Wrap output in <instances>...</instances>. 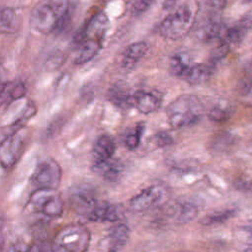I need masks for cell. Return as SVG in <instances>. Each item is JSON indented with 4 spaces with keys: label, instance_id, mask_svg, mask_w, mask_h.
Masks as SVG:
<instances>
[{
    "label": "cell",
    "instance_id": "6da1fadb",
    "mask_svg": "<svg viewBox=\"0 0 252 252\" xmlns=\"http://www.w3.org/2000/svg\"><path fill=\"white\" fill-rule=\"evenodd\" d=\"M199 8L200 6L197 0H185L160 23V35L170 40H177L184 37L193 28Z\"/></svg>",
    "mask_w": 252,
    "mask_h": 252
},
{
    "label": "cell",
    "instance_id": "7a4b0ae2",
    "mask_svg": "<svg viewBox=\"0 0 252 252\" xmlns=\"http://www.w3.org/2000/svg\"><path fill=\"white\" fill-rule=\"evenodd\" d=\"M204 106L194 94H184L172 100L166 108L167 120L173 128L195 125L202 118Z\"/></svg>",
    "mask_w": 252,
    "mask_h": 252
},
{
    "label": "cell",
    "instance_id": "3957f363",
    "mask_svg": "<svg viewBox=\"0 0 252 252\" xmlns=\"http://www.w3.org/2000/svg\"><path fill=\"white\" fill-rule=\"evenodd\" d=\"M70 7L69 0H39L31 12L32 29L39 33L53 32L57 23Z\"/></svg>",
    "mask_w": 252,
    "mask_h": 252
},
{
    "label": "cell",
    "instance_id": "277c9868",
    "mask_svg": "<svg viewBox=\"0 0 252 252\" xmlns=\"http://www.w3.org/2000/svg\"><path fill=\"white\" fill-rule=\"evenodd\" d=\"M90 242V232L82 225L63 227L54 237L51 244L55 251L82 252L87 250Z\"/></svg>",
    "mask_w": 252,
    "mask_h": 252
},
{
    "label": "cell",
    "instance_id": "5b68a950",
    "mask_svg": "<svg viewBox=\"0 0 252 252\" xmlns=\"http://www.w3.org/2000/svg\"><path fill=\"white\" fill-rule=\"evenodd\" d=\"M31 206L47 218H58L64 210L63 201L56 189L37 188L30 197Z\"/></svg>",
    "mask_w": 252,
    "mask_h": 252
},
{
    "label": "cell",
    "instance_id": "8992f818",
    "mask_svg": "<svg viewBox=\"0 0 252 252\" xmlns=\"http://www.w3.org/2000/svg\"><path fill=\"white\" fill-rule=\"evenodd\" d=\"M61 176L62 170L58 162L52 158H47L38 163L32 176V181L36 188L57 189Z\"/></svg>",
    "mask_w": 252,
    "mask_h": 252
},
{
    "label": "cell",
    "instance_id": "52a82bcc",
    "mask_svg": "<svg viewBox=\"0 0 252 252\" xmlns=\"http://www.w3.org/2000/svg\"><path fill=\"white\" fill-rule=\"evenodd\" d=\"M168 195L165 186L161 184H154L139 194L134 196L130 201V208L135 212H145L156 208L162 204Z\"/></svg>",
    "mask_w": 252,
    "mask_h": 252
},
{
    "label": "cell",
    "instance_id": "ba28073f",
    "mask_svg": "<svg viewBox=\"0 0 252 252\" xmlns=\"http://www.w3.org/2000/svg\"><path fill=\"white\" fill-rule=\"evenodd\" d=\"M26 134L22 129L1 140L0 158L1 164L5 168L12 167L24 153Z\"/></svg>",
    "mask_w": 252,
    "mask_h": 252
},
{
    "label": "cell",
    "instance_id": "9c48e42d",
    "mask_svg": "<svg viewBox=\"0 0 252 252\" xmlns=\"http://www.w3.org/2000/svg\"><path fill=\"white\" fill-rule=\"evenodd\" d=\"M109 26V21L105 13L98 12L94 15L87 24L76 34L74 41L77 46L86 40L102 41Z\"/></svg>",
    "mask_w": 252,
    "mask_h": 252
},
{
    "label": "cell",
    "instance_id": "30bf717a",
    "mask_svg": "<svg viewBox=\"0 0 252 252\" xmlns=\"http://www.w3.org/2000/svg\"><path fill=\"white\" fill-rule=\"evenodd\" d=\"M163 100V94L157 90H138L134 92V107L143 114L158 110Z\"/></svg>",
    "mask_w": 252,
    "mask_h": 252
},
{
    "label": "cell",
    "instance_id": "8fae6325",
    "mask_svg": "<svg viewBox=\"0 0 252 252\" xmlns=\"http://www.w3.org/2000/svg\"><path fill=\"white\" fill-rule=\"evenodd\" d=\"M252 28V16L246 15L243 18H241L236 24L232 26H227L224 35L220 43H223L227 45L228 47L236 46L238 45L247 32Z\"/></svg>",
    "mask_w": 252,
    "mask_h": 252
},
{
    "label": "cell",
    "instance_id": "7c38bea8",
    "mask_svg": "<svg viewBox=\"0 0 252 252\" xmlns=\"http://www.w3.org/2000/svg\"><path fill=\"white\" fill-rule=\"evenodd\" d=\"M89 220L94 222L116 221L120 218L118 207L108 202H96L86 215Z\"/></svg>",
    "mask_w": 252,
    "mask_h": 252
},
{
    "label": "cell",
    "instance_id": "4fadbf2b",
    "mask_svg": "<svg viewBox=\"0 0 252 252\" xmlns=\"http://www.w3.org/2000/svg\"><path fill=\"white\" fill-rule=\"evenodd\" d=\"M216 69V65L211 61L207 63L191 64L181 79L190 85H201L209 81Z\"/></svg>",
    "mask_w": 252,
    "mask_h": 252
},
{
    "label": "cell",
    "instance_id": "5bb4252c",
    "mask_svg": "<svg viewBox=\"0 0 252 252\" xmlns=\"http://www.w3.org/2000/svg\"><path fill=\"white\" fill-rule=\"evenodd\" d=\"M92 169L103 179L113 182L121 177L124 167L119 160L110 158L100 161H94Z\"/></svg>",
    "mask_w": 252,
    "mask_h": 252
},
{
    "label": "cell",
    "instance_id": "9a60e30c",
    "mask_svg": "<svg viewBox=\"0 0 252 252\" xmlns=\"http://www.w3.org/2000/svg\"><path fill=\"white\" fill-rule=\"evenodd\" d=\"M108 99L116 107L126 110L134 106V93L124 85L116 84L112 86L107 93Z\"/></svg>",
    "mask_w": 252,
    "mask_h": 252
},
{
    "label": "cell",
    "instance_id": "2e32d148",
    "mask_svg": "<svg viewBox=\"0 0 252 252\" xmlns=\"http://www.w3.org/2000/svg\"><path fill=\"white\" fill-rule=\"evenodd\" d=\"M148 44L145 41H138L130 44L123 52L121 66L125 70L133 69L148 51Z\"/></svg>",
    "mask_w": 252,
    "mask_h": 252
},
{
    "label": "cell",
    "instance_id": "e0dca14e",
    "mask_svg": "<svg viewBox=\"0 0 252 252\" xmlns=\"http://www.w3.org/2000/svg\"><path fill=\"white\" fill-rule=\"evenodd\" d=\"M130 229L124 223H119L110 228L107 234V250L117 251L122 249L128 242Z\"/></svg>",
    "mask_w": 252,
    "mask_h": 252
},
{
    "label": "cell",
    "instance_id": "ac0fdd59",
    "mask_svg": "<svg viewBox=\"0 0 252 252\" xmlns=\"http://www.w3.org/2000/svg\"><path fill=\"white\" fill-rule=\"evenodd\" d=\"M114 140L107 135L100 136L94 143L93 148V159L94 161H100L108 159L113 157L115 153Z\"/></svg>",
    "mask_w": 252,
    "mask_h": 252
},
{
    "label": "cell",
    "instance_id": "d6986e66",
    "mask_svg": "<svg viewBox=\"0 0 252 252\" xmlns=\"http://www.w3.org/2000/svg\"><path fill=\"white\" fill-rule=\"evenodd\" d=\"M21 26V18L15 9L6 7L0 15V30L2 33H14Z\"/></svg>",
    "mask_w": 252,
    "mask_h": 252
},
{
    "label": "cell",
    "instance_id": "ffe728a7",
    "mask_svg": "<svg viewBox=\"0 0 252 252\" xmlns=\"http://www.w3.org/2000/svg\"><path fill=\"white\" fill-rule=\"evenodd\" d=\"M102 47V41L98 40H86L78 46L74 62L76 64H84L92 60Z\"/></svg>",
    "mask_w": 252,
    "mask_h": 252
},
{
    "label": "cell",
    "instance_id": "44dd1931",
    "mask_svg": "<svg viewBox=\"0 0 252 252\" xmlns=\"http://www.w3.org/2000/svg\"><path fill=\"white\" fill-rule=\"evenodd\" d=\"M26 94V86L22 82L3 84L1 90L2 103H10L22 98Z\"/></svg>",
    "mask_w": 252,
    "mask_h": 252
},
{
    "label": "cell",
    "instance_id": "7402d4cb",
    "mask_svg": "<svg viewBox=\"0 0 252 252\" xmlns=\"http://www.w3.org/2000/svg\"><path fill=\"white\" fill-rule=\"evenodd\" d=\"M235 213H236V211L233 209H226V210L215 212L213 214H209L206 217H204L200 220V223L205 226L220 224V223L226 221L230 218H232L235 215Z\"/></svg>",
    "mask_w": 252,
    "mask_h": 252
},
{
    "label": "cell",
    "instance_id": "603a6c76",
    "mask_svg": "<svg viewBox=\"0 0 252 252\" xmlns=\"http://www.w3.org/2000/svg\"><path fill=\"white\" fill-rule=\"evenodd\" d=\"M192 63L190 62V58L188 55L184 53L174 54L170 61V70L173 75L182 78L188 67Z\"/></svg>",
    "mask_w": 252,
    "mask_h": 252
},
{
    "label": "cell",
    "instance_id": "cb8c5ba5",
    "mask_svg": "<svg viewBox=\"0 0 252 252\" xmlns=\"http://www.w3.org/2000/svg\"><path fill=\"white\" fill-rule=\"evenodd\" d=\"M199 213V207L196 203L187 201L179 205V211L177 215V220L181 223L188 222L194 220Z\"/></svg>",
    "mask_w": 252,
    "mask_h": 252
},
{
    "label": "cell",
    "instance_id": "d4e9b609",
    "mask_svg": "<svg viewBox=\"0 0 252 252\" xmlns=\"http://www.w3.org/2000/svg\"><path fill=\"white\" fill-rule=\"evenodd\" d=\"M143 131H144V125L142 123L138 124L133 131H131L125 136L124 138L125 146L130 150L136 149L140 145Z\"/></svg>",
    "mask_w": 252,
    "mask_h": 252
},
{
    "label": "cell",
    "instance_id": "484cf974",
    "mask_svg": "<svg viewBox=\"0 0 252 252\" xmlns=\"http://www.w3.org/2000/svg\"><path fill=\"white\" fill-rule=\"evenodd\" d=\"M65 61V55L60 50H54L52 51L46 58L44 67L48 71H54L57 70L62 66V64Z\"/></svg>",
    "mask_w": 252,
    "mask_h": 252
},
{
    "label": "cell",
    "instance_id": "4316f807",
    "mask_svg": "<svg viewBox=\"0 0 252 252\" xmlns=\"http://www.w3.org/2000/svg\"><path fill=\"white\" fill-rule=\"evenodd\" d=\"M73 14H74V8L71 5L69 10L64 14V16L57 23V25H56V27L53 31V33H60V32H64L67 29V27L69 26V24L71 23L72 18H73Z\"/></svg>",
    "mask_w": 252,
    "mask_h": 252
},
{
    "label": "cell",
    "instance_id": "83f0119b",
    "mask_svg": "<svg viewBox=\"0 0 252 252\" xmlns=\"http://www.w3.org/2000/svg\"><path fill=\"white\" fill-rule=\"evenodd\" d=\"M208 116L213 121L221 122V121L225 120L228 117V113H227V111L225 109H223L221 107H219V106H216V107L212 108L209 111Z\"/></svg>",
    "mask_w": 252,
    "mask_h": 252
},
{
    "label": "cell",
    "instance_id": "f1b7e54d",
    "mask_svg": "<svg viewBox=\"0 0 252 252\" xmlns=\"http://www.w3.org/2000/svg\"><path fill=\"white\" fill-rule=\"evenodd\" d=\"M154 142L158 147H166L173 143V139L166 132H158L155 134Z\"/></svg>",
    "mask_w": 252,
    "mask_h": 252
},
{
    "label": "cell",
    "instance_id": "f546056e",
    "mask_svg": "<svg viewBox=\"0 0 252 252\" xmlns=\"http://www.w3.org/2000/svg\"><path fill=\"white\" fill-rule=\"evenodd\" d=\"M153 2L154 0H134L133 12H135L136 14H141L148 10Z\"/></svg>",
    "mask_w": 252,
    "mask_h": 252
},
{
    "label": "cell",
    "instance_id": "4dcf8cb0",
    "mask_svg": "<svg viewBox=\"0 0 252 252\" xmlns=\"http://www.w3.org/2000/svg\"><path fill=\"white\" fill-rule=\"evenodd\" d=\"M205 3L212 10L220 12L224 9V7L226 5V0H205Z\"/></svg>",
    "mask_w": 252,
    "mask_h": 252
},
{
    "label": "cell",
    "instance_id": "1f68e13d",
    "mask_svg": "<svg viewBox=\"0 0 252 252\" xmlns=\"http://www.w3.org/2000/svg\"><path fill=\"white\" fill-rule=\"evenodd\" d=\"M241 97H242V101H243L245 104L252 106V83H250V84L244 89V92L242 93Z\"/></svg>",
    "mask_w": 252,
    "mask_h": 252
},
{
    "label": "cell",
    "instance_id": "d6a6232c",
    "mask_svg": "<svg viewBox=\"0 0 252 252\" xmlns=\"http://www.w3.org/2000/svg\"><path fill=\"white\" fill-rule=\"evenodd\" d=\"M175 4H176V0H164L162 4V8L164 10H170L175 6Z\"/></svg>",
    "mask_w": 252,
    "mask_h": 252
},
{
    "label": "cell",
    "instance_id": "836d02e7",
    "mask_svg": "<svg viewBox=\"0 0 252 252\" xmlns=\"http://www.w3.org/2000/svg\"><path fill=\"white\" fill-rule=\"evenodd\" d=\"M244 230L251 236V238H252V225H247V226H245L244 227Z\"/></svg>",
    "mask_w": 252,
    "mask_h": 252
},
{
    "label": "cell",
    "instance_id": "e575fe53",
    "mask_svg": "<svg viewBox=\"0 0 252 252\" xmlns=\"http://www.w3.org/2000/svg\"><path fill=\"white\" fill-rule=\"evenodd\" d=\"M249 191H252V180H250V185H249Z\"/></svg>",
    "mask_w": 252,
    "mask_h": 252
},
{
    "label": "cell",
    "instance_id": "d590c367",
    "mask_svg": "<svg viewBox=\"0 0 252 252\" xmlns=\"http://www.w3.org/2000/svg\"><path fill=\"white\" fill-rule=\"evenodd\" d=\"M243 1H244V2H246V3H248V2H251L252 0H243Z\"/></svg>",
    "mask_w": 252,
    "mask_h": 252
}]
</instances>
